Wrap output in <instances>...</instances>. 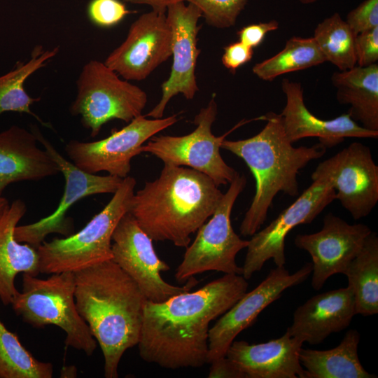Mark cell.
<instances>
[{"label": "cell", "instance_id": "6da1fadb", "mask_svg": "<svg viewBox=\"0 0 378 378\" xmlns=\"http://www.w3.org/2000/svg\"><path fill=\"white\" fill-rule=\"evenodd\" d=\"M248 286L242 275L225 274L198 290L164 302L146 300L137 344L139 356L169 370L207 363L210 322L232 307Z\"/></svg>", "mask_w": 378, "mask_h": 378}, {"label": "cell", "instance_id": "7a4b0ae2", "mask_svg": "<svg viewBox=\"0 0 378 378\" xmlns=\"http://www.w3.org/2000/svg\"><path fill=\"white\" fill-rule=\"evenodd\" d=\"M75 302L98 342L106 378H117L122 355L137 345L147 300L136 282L112 260L74 272Z\"/></svg>", "mask_w": 378, "mask_h": 378}, {"label": "cell", "instance_id": "3957f363", "mask_svg": "<svg viewBox=\"0 0 378 378\" xmlns=\"http://www.w3.org/2000/svg\"><path fill=\"white\" fill-rule=\"evenodd\" d=\"M223 195L204 174L164 165L156 179L134 194L128 212L153 241L186 248L191 234L211 216Z\"/></svg>", "mask_w": 378, "mask_h": 378}, {"label": "cell", "instance_id": "277c9868", "mask_svg": "<svg viewBox=\"0 0 378 378\" xmlns=\"http://www.w3.org/2000/svg\"><path fill=\"white\" fill-rule=\"evenodd\" d=\"M266 125L255 136L239 140L224 139L221 148L246 164L255 181V192L239 227L241 235L252 236L265 223L267 212L279 192L299 195L297 176L313 160L321 158L326 148L318 143L310 147H294L287 139L280 114L264 115Z\"/></svg>", "mask_w": 378, "mask_h": 378}, {"label": "cell", "instance_id": "5b68a950", "mask_svg": "<svg viewBox=\"0 0 378 378\" xmlns=\"http://www.w3.org/2000/svg\"><path fill=\"white\" fill-rule=\"evenodd\" d=\"M136 180L127 176L104 208L80 231L65 238L43 241L37 248L39 272L52 274L76 272L112 260V235L121 218L129 211Z\"/></svg>", "mask_w": 378, "mask_h": 378}, {"label": "cell", "instance_id": "8992f818", "mask_svg": "<svg viewBox=\"0 0 378 378\" xmlns=\"http://www.w3.org/2000/svg\"><path fill=\"white\" fill-rule=\"evenodd\" d=\"M74 272L52 274L46 279L23 273L22 289L11 304L15 313L35 328L53 325L66 333L65 345L91 356L97 341L75 302Z\"/></svg>", "mask_w": 378, "mask_h": 378}, {"label": "cell", "instance_id": "52a82bcc", "mask_svg": "<svg viewBox=\"0 0 378 378\" xmlns=\"http://www.w3.org/2000/svg\"><path fill=\"white\" fill-rule=\"evenodd\" d=\"M77 93L69 107L80 117L92 137L102 126L118 119L130 122L142 115L147 94L139 87L120 76L104 62L91 59L82 67L76 80Z\"/></svg>", "mask_w": 378, "mask_h": 378}, {"label": "cell", "instance_id": "ba28073f", "mask_svg": "<svg viewBox=\"0 0 378 378\" xmlns=\"http://www.w3.org/2000/svg\"><path fill=\"white\" fill-rule=\"evenodd\" d=\"M246 185V178L238 173L223 194L207 223L198 230L175 273L178 282L207 271L242 275V267L236 262L237 253L247 247L244 240L234 231L231 213L237 198Z\"/></svg>", "mask_w": 378, "mask_h": 378}, {"label": "cell", "instance_id": "9c48e42d", "mask_svg": "<svg viewBox=\"0 0 378 378\" xmlns=\"http://www.w3.org/2000/svg\"><path fill=\"white\" fill-rule=\"evenodd\" d=\"M217 104L213 94L207 106L202 108L193 120L196 128L183 136H153L141 153H150L164 165L186 167L202 172L218 186L230 184L238 172L223 159L220 149L225 137L246 122L241 121L229 132L216 136L212 133V125L217 115Z\"/></svg>", "mask_w": 378, "mask_h": 378}, {"label": "cell", "instance_id": "30bf717a", "mask_svg": "<svg viewBox=\"0 0 378 378\" xmlns=\"http://www.w3.org/2000/svg\"><path fill=\"white\" fill-rule=\"evenodd\" d=\"M177 121L176 115L154 119L141 115L106 138L91 142L71 140L64 150L72 162L85 172H106L125 178L130 172L132 159L141 153L144 143Z\"/></svg>", "mask_w": 378, "mask_h": 378}, {"label": "cell", "instance_id": "8fae6325", "mask_svg": "<svg viewBox=\"0 0 378 378\" xmlns=\"http://www.w3.org/2000/svg\"><path fill=\"white\" fill-rule=\"evenodd\" d=\"M112 241V260L136 282L147 300L162 302L191 290L198 284L194 276L183 286L172 285L164 280L161 273L168 271L169 266L159 258L153 239L129 212L116 225Z\"/></svg>", "mask_w": 378, "mask_h": 378}, {"label": "cell", "instance_id": "7c38bea8", "mask_svg": "<svg viewBox=\"0 0 378 378\" xmlns=\"http://www.w3.org/2000/svg\"><path fill=\"white\" fill-rule=\"evenodd\" d=\"M335 200V191L323 178L312 180L296 200L284 209L267 226L258 230L248 240L242 267V276L249 279L270 259L276 267L286 264L285 240L296 226L311 223Z\"/></svg>", "mask_w": 378, "mask_h": 378}, {"label": "cell", "instance_id": "4fadbf2b", "mask_svg": "<svg viewBox=\"0 0 378 378\" xmlns=\"http://www.w3.org/2000/svg\"><path fill=\"white\" fill-rule=\"evenodd\" d=\"M30 130L55 162L65 179L63 195L57 209L51 214L35 223L17 225L15 228L14 236L18 241L27 243L36 248L51 233L71 234L73 223L71 219L66 216V213L74 204L90 195L114 193L123 178L109 174L98 176L83 171L66 160L36 125H31Z\"/></svg>", "mask_w": 378, "mask_h": 378}, {"label": "cell", "instance_id": "5bb4252c", "mask_svg": "<svg viewBox=\"0 0 378 378\" xmlns=\"http://www.w3.org/2000/svg\"><path fill=\"white\" fill-rule=\"evenodd\" d=\"M311 178L328 180L335 200L355 220L368 216L378 202V166L370 148L362 143L353 142L320 162Z\"/></svg>", "mask_w": 378, "mask_h": 378}, {"label": "cell", "instance_id": "9a60e30c", "mask_svg": "<svg viewBox=\"0 0 378 378\" xmlns=\"http://www.w3.org/2000/svg\"><path fill=\"white\" fill-rule=\"evenodd\" d=\"M312 271V262L290 274L284 266L270 270L266 278L225 312L209 331L207 363L225 356L235 337L247 328L268 305L288 288L304 281Z\"/></svg>", "mask_w": 378, "mask_h": 378}, {"label": "cell", "instance_id": "2e32d148", "mask_svg": "<svg viewBox=\"0 0 378 378\" xmlns=\"http://www.w3.org/2000/svg\"><path fill=\"white\" fill-rule=\"evenodd\" d=\"M172 39L166 13L152 10L131 24L104 62L127 80H143L172 56Z\"/></svg>", "mask_w": 378, "mask_h": 378}, {"label": "cell", "instance_id": "e0dca14e", "mask_svg": "<svg viewBox=\"0 0 378 378\" xmlns=\"http://www.w3.org/2000/svg\"><path fill=\"white\" fill-rule=\"evenodd\" d=\"M181 1L169 5L166 17L172 29V65L169 76L162 85L158 104L146 116L161 118L169 100L178 94L192 99L199 90L195 76L198 56V21L202 16L195 5Z\"/></svg>", "mask_w": 378, "mask_h": 378}, {"label": "cell", "instance_id": "ac0fdd59", "mask_svg": "<svg viewBox=\"0 0 378 378\" xmlns=\"http://www.w3.org/2000/svg\"><path fill=\"white\" fill-rule=\"evenodd\" d=\"M372 232L365 224H349L330 212L324 217L321 230L298 234L295 246L312 258V288L320 290L329 277L344 274Z\"/></svg>", "mask_w": 378, "mask_h": 378}, {"label": "cell", "instance_id": "d6986e66", "mask_svg": "<svg viewBox=\"0 0 378 378\" xmlns=\"http://www.w3.org/2000/svg\"><path fill=\"white\" fill-rule=\"evenodd\" d=\"M281 88L286 102L280 115L286 136L290 143L306 137H316L327 148L341 144L345 138L378 137V131L359 125L347 113L330 120L314 115L304 104L300 83L284 78Z\"/></svg>", "mask_w": 378, "mask_h": 378}, {"label": "cell", "instance_id": "ffe728a7", "mask_svg": "<svg viewBox=\"0 0 378 378\" xmlns=\"http://www.w3.org/2000/svg\"><path fill=\"white\" fill-rule=\"evenodd\" d=\"M356 314L355 298L349 286L328 290L299 306L286 332L303 343L318 344L346 328Z\"/></svg>", "mask_w": 378, "mask_h": 378}, {"label": "cell", "instance_id": "44dd1931", "mask_svg": "<svg viewBox=\"0 0 378 378\" xmlns=\"http://www.w3.org/2000/svg\"><path fill=\"white\" fill-rule=\"evenodd\" d=\"M302 344L286 332L281 337L259 344L234 340L225 356L246 378H306L299 359Z\"/></svg>", "mask_w": 378, "mask_h": 378}, {"label": "cell", "instance_id": "7402d4cb", "mask_svg": "<svg viewBox=\"0 0 378 378\" xmlns=\"http://www.w3.org/2000/svg\"><path fill=\"white\" fill-rule=\"evenodd\" d=\"M38 143L31 130L18 125L0 132V195L13 183L38 181L60 172Z\"/></svg>", "mask_w": 378, "mask_h": 378}, {"label": "cell", "instance_id": "603a6c76", "mask_svg": "<svg viewBox=\"0 0 378 378\" xmlns=\"http://www.w3.org/2000/svg\"><path fill=\"white\" fill-rule=\"evenodd\" d=\"M27 211L20 199L14 200L0 217V300L4 305L11 304L19 292L15 285L19 273L37 276L38 255L35 247L18 241L15 227Z\"/></svg>", "mask_w": 378, "mask_h": 378}, {"label": "cell", "instance_id": "cb8c5ba5", "mask_svg": "<svg viewBox=\"0 0 378 378\" xmlns=\"http://www.w3.org/2000/svg\"><path fill=\"white\" fill-rule=\"evenodd\" d=\"M331 81L340 104L349 105L348 114L364 128L378 131V64L335 72Z\"/></svg>", "mask_w": 378, "mask_h": 378}, {"label": "cell", "instance_id": "d4e9b609", "mask_svg": "<svg viewBox=\"0 0 378 378\" xmlns=\"http://www.w3.org/2000/svg\"><path fill=\"white\" fill-rule=\"evenodd\" d=\"M360 333L347 331L339 345L328 350L300 349L299 359L306 378H374L360 362Z\"/></svg>", "mask_w": 378, "mask_h": 378}, {"label": "cell", "instance_id": "484cf974", "mask_svg": "<svg viewBox=\"0 0 378 378\" xmlns=\"http://www.w3.org/2000/svg\"><path fill=\"white\" fill-rule=\"evenodd\" d=\"M58 51L59 47L48 50L37 45L27 62H18L13 69L0 76V115L10 111L27 113L46 127H51L31 111V105L40 98L29 96L24 89V83L55 57Z\"/></svg>", "mask_w": 378, "mask_h": 378}, {"label": "cell", "instance_id": "4316f807", "mask_svg": "<svg viewBox=\"0 0 378 378\" xmlns=\"http://www.w3.org/2000/svg\"><path fill=\"white\" fill-rule=\"evenodd\" d=\"M352 290L357 314L378 313V237L372 232L344 272Z\"/></svg>", "mask_w": 378, "mask_h": 378}, {"label": "cell", "instance_id": "83f0119b", "mask_svg": "<svg viewBox=\"0 0 378 378\" xmlns=\"http://www.w3.org/2000/svg\"><path fill=\"white\" fill-rule=\"evenodd\" d=\"M326 62L313 37L293 36L277 54L256 63L253 73L260 79L272 81L279 76L304 70Z\"/></svg>", "mask_w": 378, "mask_h": 378}, {"label": "cell", "instance_id": "f1b7e54d", "mask_svg": "<svg viewBox=\"0 0 378 378\" xmlns=\"http://www.w3.org/2000/svg\"><path fill=\"white\" fill-rule=\"evenodd\" d=\"M356 36L340 14L335 13L317 24L312 37L326 62L346 71L356 64Z\"/></svg>", "mask_w": 378, "mask_h": 378}, {"label": "cell", "instance_id": "f546056e", "mask_svg": "<svg viewBox=\"0 0 378 378\" xmlns=\"http://www.w3.org/2000/svg\"><path fill=\"white\" fill-rule=\"evenodd\" d=\"M53 365L37 360L0 319V378H51Z\"/></svg>", "mask_w": 378, "mask_h": 378}, {"label": "cell", "instance_id": "4dcf8cb0", "mask_svg": "<svg viewBox=\"0 0 378 378\" xmlns=\"http://www.w3.org/2000/svg\"><path fill=\"white\" fill-rule=\"evenodd\" d=\"M195 5L210 26L224 29L236 23L248 0H183Z\"/></svg>", "mask_w": 378, "mask_h": 378}, {"label": "cell", "instance_id": "1f68e13d", "mask_svg": "<svg viewBox=\"0 0 378 378\" xmlns=\"http://www.w3.org/2000/svg\"><path fill=\"white\" fill-rule=\"evenodd\" d=\"M87 12L91 22L102 27L114 26L132 13L121 0H91Z\"/></svg>", "mask_w": 378, "mask_h": 378}, {"label": "cell", "instance_id": "d6a6232c", "mask_svg": "<svg viewBox=\"0 0 378 378\" xmlns=\"http://www.w3.org/2000/svg\"><path fill=\"white\" fill-rule=\"evenodd\" d=\"M346 22L358 34L378 27V0H365L346 15Z\"/></svg>", "mask_w": 378, "mask_h": 378}, {"label": "cell", "instance_id": "836d02e7", "mask_svg": "<svg viewBox=\"0 0 378 378\" xmlns=\"http://www.w3.org/2000/svg\"><path fill=\"white\" fill-rule=\"evenodd\" d=\"M356 64L368 66L378 60V27L360 32L355 40Z\"/></svg>", "mask_w": 378, "mask_h": 378}, {"label": "cell", "instance_id": "e575fe53", "mask_svg": "<svg viewBox=\"0 0 378 378\" xmlns=\"http://www.w3.org/2000/svg\"><path fill=\"white\" fill-rule=\"evenodd\" d=\"M279 26V22L275 20L245 26L237 32L239 41L254 48L262 43L267 33L276 30Z\"/></svg>", "mask_w": 378, "mask_h": 378}, {"label": "cell", "instance_id": "d590c367", "mask_svg": "<svg viewBox=\"0 0 378 378\" xmlns=\"http://www.w3.org/2000/svg\"><path fill=\"white\" fill-rule=\"evenodd\" d=\"M253 55V48L239 41L224 48V53L221 60L225 67L235 72L241 66L248 62L252 59Z\"/></svg>", "mask_w": 378, "mask_h": 378}, {"label": "cell", "instance_id": "8d00e7d4", "mask_svg": "<svg viewBox=\"0 0 378 378\" xmlns=\"http://www.w3.org/2000/svg\"><path fill=\"white\" fill-rule=\"evenodd\" d=\"M209 378H246L245 374L227 356L210 363Z\"/></svg>", "mask_w": 378, "mask_h": 378}, {"label": "cell", "instance_id": "74e56055", "mask_svg": "<svg viewBox=\"0 0 378 378\" xmlns=\"http://www.w3.org/2000/svg\"><path fill=\"white\" fill-rule=\"evenodd\" d=\"M136 4H145L151 7L153 10L166 13L167 7L183 0H121Z\"/></svg>", "mask_w": 378, "mask_h": 378}, {"label": "cell", "instance_id": "f35d334b", "mask_svg": "<svg viewBox=\"0 0 378 378\" xmlns=\"http://www.w3.org/2000/svg\"><path fill=\"white\" fill-rule=\"evenodd\" d=\"M9 205L10 204L8 200L6 197H3V195H0V217L7 209Z\"/></svg>", "mask_w": 378, "mask_h": 378}, {"label": "cell", "instance_id": "ab89813d", "mask_svg": "<svg viewBox=\"0 0 378 378\" xmlns=\"http://www.w3.org/2000/svg\"><path fill=\"white\" fill-rule=\"evenodd\" d=\"M302 4H309L316 1L317 0H298Z\"/></svg>", "mask_w": 378, "mask_h": 378}]
</instances>
